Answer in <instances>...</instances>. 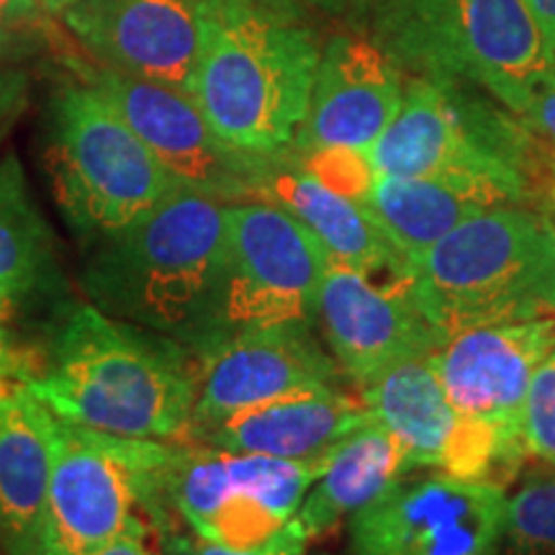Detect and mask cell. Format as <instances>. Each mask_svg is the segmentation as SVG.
<instances>
[{
  "label": "cell",
  "mask_w": 555,
  "mask_h": 555,
  "mask_svg": "<svg viewBox=\"0 0 555 555\" xmlns=\"http://www.w3.org/2000/svg\"><path fill=\"white\" fill-rule=\"evenodd\" d=\"M54 416L129 440H185L198 397V356L163 332L73 301L47 324L44 360L24 380Z\"/></svg>",
  "instance_id": "6da1fadb"
},
{
  "label": "cell",
  "mask_w": 555,
  "mask_h": 555,
  "mask_svg": "<svg viewBox=\"0 0 555 555\" xmlns=\"http://www.w3.org/2000/svg\"><path fill=\"white\" fill-rule=\"evenodd\" d=\"M224 245V201L178 185L134 224L99 242L80 286L103 314L201 352L214 337Z\"/></svg>",
  "instance_id": "7a4b0ae2"
},
{
  "label": "cell",
  "mask_w": 555,
  "mask_h": 555,
  "mask_svg": "<svg viewBox=\"0 0 555 555\" xmlns=\"http://www.w3.org/2000/svg\"><path fill=\"white\" fill-rule=\"evenodd\" d=\"M304 21L260 0H201L191 95L232 147L253 155L294 147L322 54Z\"/></svg>",
  "instance_id": "3957f363"
},
{
  "label": "cell",
  "mask_w": 555,
  "mask_h": 555,
  "mask_svg": "<svg viewBox=\"0 0 555 555\" xmlns=\"http://www.w3.org/2000/svg\"><path fill=\"white\" fill-rule=\"evenodd\" d=\"M406 286L446 337L555 317L553 221L519 204L489 208L429 247Z\"/></svg>",
  "instance_id": "277c9868"
},
{
  "label": "cell",
  "mask_w": 555,
  "mask_h": 555,
  "mask_svg": "<svg viewBox=\"0 0 555 555\" xmlns=\"http://www.w3.org/2000/svg\"><path fill=\"white\" fill-rule=\"evenodd\" d=\"M371 26L414 78L470 82L515 116L555 69L525 0H373Z\"/></svg>",
  "instance_id": "5b68a950"
},
{
  "label": "cell",
  "mask_w": 555,
  "mask_h": 555,
  "mask_svg": "<svg viewBox=\"0 0 555 555\" xmlns=\"http://www.w3.org/2000/svg\"><path fill=\"white\" fill-rule=\"evenodd\" d=\"M47 159L69 227L99 242L134 224L180 185L114 101L82 78L52 93Z\"/></svg>",
  "instance_id": "8992f818"
},
{
  "label": "cell",
  "mask_w": 555,
  "mask_h": 555,
  "mask_svg": "<svg viewBox=\"0 0 555 555\" xmlns=\"http://www.w3.org/2000/svg\"><path fill=\"white\" fill-rule=\"evenodd\" d=\"M52 476L41 555H95L144 515L159 532L178 527L165 499L176 442L129 440L52 414Z\"/></svg>",
  "instance_id": "52a82bcc"
},
{
  "label": "cell",
  "mask_w": 555,
  "mask_h": 555,
  "mask_svg": "<svg viewBox=\"0 0 555 555\" xmlns=\"http://www.w3.org/2000/svg\"><path fill=\"white\" fill-rule=\"evenodd\" d=\"M376 176H478L525 201L535 189V137L470 82L412 78L399 114L365 152Z\"/></svg>",
  "instance_id": "ba28073f"
},
{
  "label": "cell",
  "mask_w": 555,
  "mask_h": 555,
  "mask_svg": "<svg viewBox=\"0 0 555 555\" xmlns=\"http://www.w3.org/2000/svg\"><path fill=\"white\" fill-rule=\"evenodd\" d=\"M327 266L322 242L283 206L262 198L227 204V245L208 345L237 330L314 324Z\"/></svg>",
  "instance_id": "9c48e42d"
},
{
  "label": "cell",
  "mask_w": 555,
  "mask_h": 555,
  "mask_svg": "<svg viewBox=\"0 0 555 555\" xmlns=\"http://www.w3.org/2000/svg\"><path fill=\"white\" fill-rule=\"evenodd\" d=\"M327 461H278L178 440L165 468V499L198 540L245 551L296 517Z\"/></svg>",
  "instance_id": "30bf717a"
},
{
  "label": "cell",
  "mask_w": 555,
  "mask_h": 555,
  "mask_svg": "<svg viewBox=\"0 0 555 555\" xmlns=\"http://www.w3.org/2000/svg\"><path fill=\"white\" fill-rule=\"evenodd\" d=\"M75 75L99 86L142 137L165 170L185 189L224 204L260 198L262 183L283 155H253L227 144L185 90L139 80L93 62H75Z\"/></svg>",
  "instance_id": "8fae6325"
},
{
  "label": "cell",
  "mask_w": 555,
  "mask_h": 555,
  "mask_svg": "<svg viewBox=\"0 0 555 555\" xmlns=\"http://www.w3.org/2000/svg\"><path fill=\"white\" fill-rule=\"evenodd\" d=\"M504 483L448 474L404 478L347 519L352 555H502Z\"/></svg>",
  "instance_id": "7c38bea8"
},
{
  "label": "cell",
  "mask_w": 555,
  "mask_h": 555,
  "mask_svg": "<svg viewBox=\"0 0 555 555\" xmlns=\"http://www.w3.org/2000/svg\"><path fill=\"white\" fill-rule=\"evenodd\" d=\"M196 356L198 397L189 435L242 409L343 388L345 380L335 358L314 337V324L288 322L229 332Z\"/></svg>",
  "instance_id": "4fadbf2b"
},
{
  "label": "cell",
  "mask_w": 555,
  "mask_h": 555,
  "mask_svg": "<svg viewBox=\"0 0 555 555\" xmlns=\"http://www.w3.org/2000/svg\"><path fill=\"white\" fill-rule=\"evenodd\" d=\"M555 350V317L476 327L429 356L450 404L499 437L506 457L525 461L522 409L540 363Z\"/></svg>",
  "instance_id": "5bb4252c"
},
{
  "label": "cell",
  "mask_w": 555,
  "mask_h": 555,
  "mask_svg": "<svg viewBox=\"0 0 555 555\" xmlns=\"http://www.w3.org/2000/svg\"><path fill=\"white\" fill-rule=\"evenodd\" d=\"M358 397L373 420L397 435L414 468L504 486L517 474L499 437L450 404L429 358L388 367L360 386Z\"/></svg>",
  "instance_id": "9a60e30c"
},
{
  "label": "cell",
  "mask_w": 555,
  "mask_h": 555,
  "mask_svg": "<svg viewBox=\"0 0 555 555\" xmlns=\"http://www.w3.org/2000/svg\"><path fill=\"white\" fill-rule=\"evenodd\" d=\"M317 322L343 378L358 388L388 367L435 356L448 339L416 307L406 278L373 283L363 270L335 260L319 291Z\"/></svg>",
  "instance_id": "2e32d148"
},
{
  "label": "cell",
  "mask_w": 555,
  "mask_h": 555,
  "mask_svg": "<svg viewBox=\"0 0 555 555\" xmlns=\"http://www.w3.org/2000/svg\"><path fill=\"white\" fill-rule=\"evenodd\" d=\"M60 18L95 67L191 93L201 0H78Z\"/></svg>",
  "instance_id": "e0dca14e"
},
{
  "label": "cell",
  "mask_w": 555,
  "mask_h": 555,
  "mask_svg": "<svg viewBox=\"0 0 555 555\" xmlns=\"http://www.w3.org/2000/svg\"><path fill=\"white\" fill-rule=\"evenodd\" d=\"M404 101L401 67L376 39L335 34L319 54L307 119L291 152L347 147L367 152Z\"/></svg>",
  "instance_id": "ac0fdd59"
},
{
  "label": "cell",
  "mask_w": 555,
  "mask_h": 555,
  "mask_svg": "<svg viewBox=\"0 0 555 555\" xmlns=\"http://www.w3.org/2000/svg\"><path fill=\"white\" fill-rule=\"evenodd\" d=\"M367 422L373 416L363 399L324 388L242 409L185 440L278 461H324Z\"/></svg>",
  "instance_id": "d6986e66"
},
{
  "label": "cell",
  "mask_w": 555,
  "mask_h": 555,
  "mask_svg": "<svg viewBox=\"0 0 555 555\" xmlns=\"http://www.w3.org/2000/svg\"><path fill=\"white\" fill-rule=\"evenodd\" d=\"M527 204L517 191L478 176H376L363 208L376 221L388 245L404 260L406 273L429 247L463 221L496 206Z\"/></svg>",
  "instance_id": "ffe728a7"
},
{
  "label": "cell",
  "mask_w": 555,
  "mask_h": 555,
  "mask_svg": "<svg viewBox=\"0 0 555 555\" xmlns=\"http://www.w3.org/2000/svg\"><path fill=\"white\" fill-rule=\"evenodd\" d=\"M52 412L24 380H0V555H41Z\"/></svg>",
  "instance_id": "44dd1931"
},
{
  "label": "cell",
  "mask_w": 555,
  "mask_h": 555,
  "mask_svg": "<svg viewBox=\"0 0 555 555\" xmlns=\"http://www.w3.org/2000/svg\"><path fill=\"white\" fill-rule=\"evenodd\" d=\"M67 301L57 237L11 152L0 159V327L54 314Z\"/></svg>",
  "instance_id": "7402d4cb"
},
{
  "label": "cell",
  "mask_w": 555,
  "mask_h": 555,
  "mask_svg": "<svg viewBox=\"0 0 555 555\" xmlns=\"http://www.w3.org/2000/svg\"><path fill=\"white\" fill-rule=\"evenodd\" d=\"M260 198L283 206L311 229L330 253V260L358 268L367 275L388 270L393 278H406L404 260L388 245L371 214L356 201L339 196L309 176L291 155V150L270 170Z\"/></svg>",
  "instance_id": "603a6c76"
},
{
  "label": "cell",
  "mask_w": 555,
  "mask_h": 555,
  "mask_svg": "<svg viewBox=\"0 0 555 555\" xmlns=\"http://www.w3.org/2000/svg\"><path fill=\"white\" fill-rule=\"evenodd\" d=\"M414 463L404 446L380 422H367L330 455L327 468L307 491L296 522L317 540L339 522L378 502L388 489L412 474Z\"/></svg>",
  "instance_id": "cb8c5ba5"
},
{
  "label": "cell",
  "mask_w": 555,
  "mask_h": 555,
  "mask_svg": "<svg viewBox=\"0 0 555 555\" xmlns=\"http://www.w3.org/2000/svg\"><path fill=\"white\" fill-rule=\"evenodd\" d=\"M54 18L39 0H0V65L21 67L47 54L69 67L80 62Z\"/></svg>",
  "instance_id": "d4e9b609"
},
{
  "label": "cell",
  "mask_w": 555,
  "mask_h": 555,
  "mask_svg": "<svg viewBox=\"0 0 555 555\" xmlns=\"http://www.w3.org/2000/svg\"><path fill=\"white\" fill-rule=\"evenodd\" d=\"M502 555H555V470L532 474L509 496Z\"/></svg>",
  "instance_id": "484cf974"
},
{
  "label": "cell",
  "mask_w": 555,
  "mask_h": 555,
  "mask_svg": "<svg viewBox=\"0 0 555 555\" xmlns=\"http://www.w3.org/2000/svg\"><path fill=\"white\" fill-rule=\"evenodd\" d=\"M294 159L309 176H314L319 183L327 185L330 191L339 193V196L356 201L360 206H363V201L373 189V180H376V170H373L371 159L360 150H311L304 152V155H294Z\"/></svg>",
  "instance_id": "4316f807"
},
{
  "label": "cell",
  "mask_w": 555,
  "mask_h": 555,
  "mask_svg": "<svg viewBox=\"0 0 555 555\" xmlns=\"http://www.w3.org/2000/svg\"><path fill=\"white\" fill-rule=\"evenodd\" d=\"M522 448L555 470V350L540 363L527 388Z\"/></svg>",
  "instance_id": "83f0119b"
},
{
  "label": "cell",
  "mask_w": 555,
  "mask_h": 555,
  "mask_svg": "<svg viewBox=\"0 0 555 555\" xmlns=\"http://www.w3.org/2000/svg\"><path fill=\"white\" fill-rule=\"evenodd\" d=\"M309 543L311 540L307 538V532L301 530V525H298L296 519H291V522L283 525L273 538L266 540V543H260L255 547H245V551H237V547H224L217 543H206V540L196 538L201 555H307Z\"/></svg>",
  "instance_id": "f1b7e54d"
},
{
  "label": "cell",
  "mask_w": 555,
  "mask_h": 555,
  "mask_svg": "<svg viewBox=\"0 0 555 555\" xmlns=\"http://www.w3.org/2000/svg\"><path fill=\"white\" fill-rule=\"evenodd\" d=\"M31 93V78L24 67L0 65V142L9 137L13 124L26 111Z\"/></svg>",
  "instance_id": "f546056e"
},
{
  "label": "cell",
  "mask_w": 555,
  "mask_h": 555,
  "mask_svg": "<svg viewBox=\"0 0 555 555\" xmlns=\"http://www.w3.org/2000/svg\"><path fill=\"white\" fill-rule=\"evenodd\" d=\"M517 119L522 121V127L532 137L545 139L547 144L555 147V69L540 82V88L532 93L530 103H527Z\"/></svg>",
  "instance_id": "4dcf8cb0"
},
{
  "label": "cell",
  "mask_w": 555,
  "mask_h": 555,
  "mask_svg": "<svg viewBox=\"0 0 555 555\" xmlns=\"http://www.w3.org/2000/svg\"><path fill=\"white\" fill-rule=\"evenodd\" d=\"M155 530L147 522L144 515H134L131 522L127 525V530L121 532L114 543L103 547L95 555H157V547L152 540H155Z\"/></svg>",
  "instance_id": "1f68e13d"
},
{
  "label": "cell",
  "mask_w": 555,
  "mask_h": 555,
  "mask_svg": "<svg viewBox=\"0 0 555 555\" xmlns=\"http://www.w3.org/2000/svg\"><path fill=\"white\" fill-rule=\"evenodd\" d=\"M260 3L270 5V9L294 13V16L307 18L309 13H327V16H335V13H347L358 5L367 3V0H260Z\"/></svg>",
  "instance_id": "d6a6232c"
},
{
  "label": "cell",
  "mask_w": 555,
  "mask_h": 555,
  "mask_svg": "<svg viewBox=\"0 0 555 555\" xmlns=\"http://www.w3.org/2000/svg\"><path fill=\"white\" fill-rule=\"evenodd\" d=\"M31 371L34 365L11 343L9 330L0 327V380H26L31 376Z\"/></svg>",
  "instance_id": "836d02e7"
},
{
  "label": "cell",
  "mask_w": 555,
  "mask_h": 555,
  "mask_svg": "<svg viewBox=\"0 0 555 555\" xmlns=\"http://www.w3.org/2000/svg\"><path fill=\"white\" fill-rule=\"evenodd\" d=\"M525 3L535 18L547 60L555 67V0H525Z\"/></svg>",
  "instance_id": "e575fe53"
},
{
  "label": "cell",
  "mask_w": 555,
  "mask_h": 555,
  "mask_svg": "<svg viewBox=\"0 0 555 555\" xmlns=\"http://www.w3.org/2000/svg\"><path fill=\"white\" fill-rule=\"evenodd\" d=\"M157 555H201V553H198L193 532H183L180 527H170V530L159 532L157 535Z\"/></svg>",
  "instance_id": "d590c367"
},
{
  "label": "cell",
  "mask_w": 555,
  "mask_h": 555,
  "mask_svg": "<svg viewBox=\"0 0 555 555\" xmlns=\"http://www.w3.org/2000/svg\"><path fill=\"white\" fill-rule=\"evenodd\" d=\"M39 3L44 5V9L50 11L52 16H57V18H60L62 13H65V11L69 9V5H75V3H78V0H39Z\"/></svg>",
  "instance_id": "8d00e7d4"
},
{
  "label": "cell",
  "mask_w": 555,
  "mask_h": 555,
  "mask_svg": "<svg viewBox=\"0 0 555 555\" xmlns=\"http://www.w3.org/2000/svg\"><path fill=\"white\" fill-rule=\"evenodd\" d=\"M322 555H324V553H322Z\"/></svg>",
  "instance_id": "74e56055"
}]
</instances>
